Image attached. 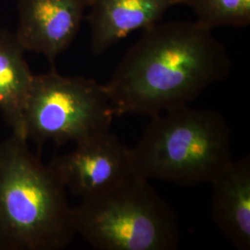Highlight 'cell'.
Listing matches in <instances>:
<instances>
[{
	"instance_id": "cell-1",
	"label": "cell",
	"mask_w": 250,
	"mask_h": 250,
	"mask_svg": "<svg viewBox=\"0 0 250 250\" xmlns=\"http://www.w3.org/2000/svg\"><path fill=\"white\" fill-rule=\"evenodd\" d=\"M231 60L197 21L156 23L125 53L105 84L116 116H154L189 105L227 77Z\"/></svg>"
},
{
	"instance_id": "cell-2",
	"label": "cell",
	"mask_w": 250,
	"mask_h": 250,
	"mask_svg": "<svg viewBox=\"0 0 250 250\" xmlns=\"http://www.w3.org/2000/svg\"><path fill=\"white\" fill-rule=\"evenodd\" d=\"M27 143H0V250H63L76 235L67 190Z\"/></svg>"
},
{
	"instance_id": "cell-3",
	"label": "cell",
	"mask_w": 250,
	"mask_h": 250,
	"mask_svg": "<svg viewBox=\"0 0 250 250\" xmlns=\"http://www.w3.org/2000/svg\"><path fill=\"white\" fill-rule=\"evenodd\" d=\"M132 155L134 174L146 180L210 184L232 161L231 129L213 109L174 107L150 117Z\"/></svg>"
},
{
	"instance_id": "cell-4",
	"label": "cell",
	"mask_w": 250,
	"mask_h": 250,
	"mask_svg": "<svg viewBox=\"0 0 250 250\" xmlns=\"http://www.w3.org/2000/svg\"><path fill=\"white\" fill-rule=\"evenodd\" d=\"M76 234L98 250H174L180 226L174 210L149 184L133 174L72 207Z\"/></svg>"
},
{
	"instance_id": "cell-5",
	"label": "cell",
	"mask_w": 250,
	"mask_h": 250,
	"mask_svg": "<svg viewBox=\"0 0 250 250\" xmlns=\"http://www.w3.org/2000/svg\"><path fill=\"white\" fill-rule=\"evenodd\" d=\"M115 116L105 84L52 69L34 75L24 108L27 140L76 143L109 131Z\"/></svg>"
},
{
	"instance_id": "cell-6",
	"label": "cell",
	"mask_w": 250,
	"mask_h": 250,
	"mask_svg": "<svg viewBox=\"0 0 250 250\" xmlns=\"http://www.w3.org/2000/svg\"><path fill=\"white\" fill-rule=\"evenodd\" d=\"M49 166L65 189L80 199L134 174L132 148L109 131L76 142L72 151L54 158Z\"/></svg>"
},
{
	"instance_id": "cell-7",
	"label": "cell",
	"mask_w": 250,
	"mask_h": 250,
	"mask_svg": "<svg viewBox=\"0 0 250 250\" xmlns=\"http://www.w3.org/2000/svg\"><path fill=\"white\" fill-rule=\"evenodd\" d=\"M90 0H19L14 35L25 51L43 55L51 64L77 36Z\"/></svg>"
},
{
	"instance_id": "cell-8",
	"label": "cell",
	"mask_w": 250,
	"mask_h": 250,
	"mask_svg": "<svg viewBox=\"0 0 250 250\" xmlns=\"http://www.w3.org/2000/svg\"><path fill=\"white\" fill-rule=\"evenodd\" d=\"M181 4L182 0H90L92 53L99 56L130 34L160 22L168 9Z\"/></svg>"
},
{
	"instance_id": "cell-9",
	"label": "cell",
	"mask_w": 250,
	"mask_h": 250,
	"mask_svg": "<svg viewBox=\"0 0 250 250\" xmlns=\"http://www.w3.org/2000/svg\"><path fill=\"white\" fill-rule=\"evenodd\" d=\"M210 185L215 225L236 250H250V155L232 160Z\"/></svg>"
},
{
	"instance_id": "cell-10",
	"label": "cell",
	"mask_w": 250,
	"mask_h": 250,
	"mask_svg": "<svg viewBox=\"0 0 250 250\" xmlns=\"http://www.w3.org/2000/svg\"><path fill=\"white\" fill-rule=\"evenodd\" d=\"M15 36L0 32V112L12 134L26 139L24 108L34 75Z\"/></svg>"
},
{
	"instance_id": "cell-11",
	"label": "cell",
	"mask_w": 250,
	"mask_h": 250,
	"mask_svg": "<svg viewBox=\"0 0 250 250\" xmlns=\"http://www.w3.org/2000/svg\"><path fill=\"white\" fill-rule=\"evenodd\" d=\"M192 9L197 22L215 27H246L250 23V0H182Z\"/></svg>"
}]
</instances>
